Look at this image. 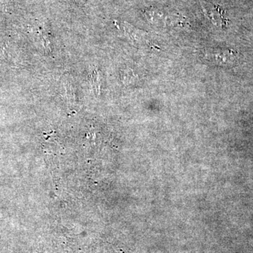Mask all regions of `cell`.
<instances>
[{"mask_svg":"<svg viewBox=\"0 0 253 253\" xmlns=\"http://www.w3.org/2000/svg\"><path fill=\"white\" fill-rule=\"evenodd\" d=\"M144 16L149 23L155 26H168L176 22L174 15L168 14L163 10L155 8L145 10Z\"/></svg>","mask_w":253,"mask_h":253,"instance_id":"6da1fadb","label":"cell"},{"mask_svg":"<svg viewBox=\"0 0 253 253\" xmlns=\"http://www.w3.org/2000/svg\"><path fill=\"white\" fill-rule=\"evenodd\" d=\"M206 58L219 66H229L235 62L236 54L232 49H214L206 54Z\"/></svg>","mask_w":253,"mask_h":253,"instance_id":"7a4b0ae2","label":"cell"},{"mask_svg":"<svg viewBox=\"0 0 253 253\" xmlns=\"http://www.w3.org/2000/svg\"><path fill=\"white\" fill-rule=\"evenodd\" d=\"M205 14L214 24L220 23L221 26L226 25V17L224 16V10L221 9L220 6L211 4H205L203 6Z\"/></svg>","mask_w":253,"mask_h":253,"instance_id":"3957f363","label":"cell"},{"mask_svg":"<svg viewBox=\"0 0 253 253\" xmlns=\"http://www.w3.org/2000/svg\"><path fill=\"white\" fill-rule=\"evenodd\" d=\"M123 29L130 41L138 44H143L147 43V34L145 32L137 29L134 26H131L129 23L123 22Z\"/></svg>","mask_w":253,"mask_h":253,"instance_id":"277c9868","label":"cell"},{"mask_svg":"<svg viewBox=\"0 0 253 253\" xmlns=\"http://www.w3.org/2000/svg\"><path fill=\"white\" fill-rule=\"evenodd\" d=\"M90 78L93 90L94 91L95 94L96 93L99 94L100 89H101V76L99 72H98L96 69L91 71Z\"/></svg>","mask_w":253,"mask_h":253,"instance_id":"5b68a950","label":"cell"},{"mask_svg":"<svg viewBox=\"0 0 253 253\" xmlns=\"http://www.w3.org/2000/svg\"><path fill=\"white\" fill-rule=\"evenodd\" d=\"M74 1H76V2H77L78 4L83 5L84 4L86 0H74Z\"/></svg>","mask_w":253,"mask_h":253,"instance_id":"8992f818","label":"cell"}]
</instances>
